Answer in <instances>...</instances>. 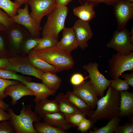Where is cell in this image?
<instances>
[{
  "label": "cell",
  "mask_w": 133,
  "mask_h": 133,
  "mask_svg": "<svg viewBox=\"0 0 133 133\" xmlns=\"http://www.w3.org/2000/svg\"><path fill=\"white\" fill-rule=\"evenodd\" d=\"M8 63V59L0 58V68L5 69Z\"/></svg>",
  "instance_id": "obj_44"
},
{
  "label": "cell",
  "mask_w": 133,
  "mask_h": 133,
  "mask_svg": "<svg viewBox=\"0 0 133 133\" xmlns=\"http://www.w3.org/2000/svg\"><path fill=\"white\" fill-rule=\"evenodd\" d=\"M123 0L133 2V0Z\"/></svg>",
  "instance_id": "obj_50"
},
{
  "label": "cell",
  "mask_w": 133,
  "mask_h": 133,
  "mask_svg": "<svg viewBox=\"0 0 133 133\" xmlns=\"http://www.w3.org/2000/svg\"><path fill=\"white\" fill-rule=\"evenodd\" d=\"M120 100L119 116L130 117L133 114V93L127 91L119 92Z\"/></svg>",
  "instance_id": "obj_19"
},
{
  "label": "cell",
  "mask_w": 133,
  "mask_h": 133,
  "mask_svg": "<svg viewBox=\"0 0 133 133\" xmlns=\"http://www.w3.org/2000/svg\"><path fill=\"white\" fill-rule=\"evenodd\" d=\"M5 110L0 107V121L3 120H9L10 116L8 112L5 111Z\"/></svg>",
  "instance_id": "obj_42"
},
{
  "label": "cell",
  "mask_w": 133,
  "mask_h": 133,
  "mask_svg": "<svg viewBox=\"0 0 133 133\" xmlns=\"http://www.w3.org/2000/svg\"><path fill=\"white\" fill-rule=\"evenodd\" d=\"M15 131L9 120L0 121V133H15Z\"/></svg>",
  "instance_id": "obj_38"
},
{
  "label": "cell",
  "mask_w": 133,
  "mask_h": 133,
  "mask_svg": "<svg viewBox=\"0 0 133 133\" xmlns=\"http://www.w3.org/2000/svg\"><path fill=\"white\" fill-rule=\"evenodd\" d=\"M42 118L44 122L66 131L72 127L66 120L64 115L60 112L46 114Z\"/></svg>",
  "instance_id": "obj_20"
},
{
  "label": "cell",
  "mask_w": 133,
  "mask_h": 133,
  "mask_svg": "<svg viewBox=\"0 0 133 133\" xmlns=\"http://www.w3.org/2000/svg\"><path fill=\"white\" fill-rule=\"evenodd\" d=\"M110 81V85L116 91L119 92L127 91L130 88L129 85L125 80H122L118 78Z\"/></svg>",
  "instance_id": "obj_33"
},
{
  "label": "cell",
  "mask_w": 133,
  "mask_h": 133,
  "mask_svg": "<svg viewBox=\"0 0 133 133\" xmlns=\"http://www.w3.org/2000/svg\"><path fill=\"white\" fill-rule=\"evenodd\" d=\"M118 0H79L81 5L88 3L92 5L94 7L100 3H104L106 5L113 6Z\"/></svg>",
  "instance_id": "obj_36"
},
{
  "label": "cell",
  "mask_w": 133,
  "mask_h": 133,
  "mask_svg": "<svg viewBox=\"0 0 133 133\" xmlns=\"http://www.w3.org/2000/svg\"><path fill=\"white\" fill-rule=\"evenodd\" d=\"M68 11L67 6H57L47 16V21L42 28V37L49 35L58 40L60 33L65 27V21Z\"/></svg>",
  "instance_id": "obj_4"
},
{
  "label": "cell",
  "mask_w": 133,
  "mask_h": 133,
  "mask_svg": "<svg viewBox=\"0 0 133 133\" xmlns=\"http://www.w3.org/2000/svg\"><path fill=\"white\" fill-rule=\"evenodd\" d=\"M131 32V35L130 40L131 43L133 44V27L132 28Z\"/></svg>",
  "instance_id": "obj_49"
},
{
  "label": "cell",
  "mask_w": 133,
  "mask_h": 133,
  "mask_svg": "<svg viewBox=\"0 0 133 133\" xmlns=\"http://www.w3.org/2000/svg\"><path fill=\"white\" fill-rule=\"evenodd\" d=\"M4 92L6 97L9 96L11 98V104L12 105L16 104L18 101L23 97L35 96L34 93L22 83L9 86L5 89Z\"/></svg>",
  "instance_id": "obj_16"
},
{
  "label": "cell",
  "mask_w": 133,
  "mask_h": 133,
  "mask_svg": "<svg viewBox=\"0 0 133 133\" xmlns=\"http://www.w3.org/2000/svg\"><path fill=\"white\" fill-rule=\"evenodd\" d=\"M87 78V76L84 78L81 74L76 73L72 75L70 78V82L73 86L81 84Z\"/></svg>",
  "instance_id": "obj_40"
},
{
  "label": "cell",
  "mask_w": 133,
  "mask_h": 133,
  "mask_svg": "<svg viewBox=\"0 0 133 133\" xmlns=\"http://www.w3.org/2000/svg\"><path fill=\"white\" fill-rule=\"evenodd\" d=\"M35 103L34 112L41 119L46 114L60 112L59 104L55 99L50 100L47 98Z\"/></svg>",
  "instance_id": "obj_17"
},
{
  "label": "cell",
  "mask_w": 133,
  "mask_h": 133,
  "mask_svg": "<svg viewBox=\"0 0 133 133\" xmlns=\"http://www.w3.org/2000/svg\"><path fill=\"white\" fill-rule=\"evenodd\" d=\"M41 38L40 37H33L30 35L25 39L21 47H23L26 52H29L37 45Z\"/></svg>",
  "instance_id": "obj_32"
},
{
  "label": "cell",
  "mask_w": 133,
  "mask_h": 133,
  "mask_svg": "<svg viewBox=\"0 0 133 133\" xmlns=\"http://www.w3.org/2000/svg\"><path fill=\"white\" fill-rule=\"evenodd\" d=\"M72 28L78 47L82 50H85L88 47V41L93 36L89 22L78 19L75 21Z\"/></svg>",
  "instance_id": "obj_14"
},
{
  "label": "cell",
  "mask_w": 133,
  "mask_h": 133,
  "mask_svg": "<svg viewBox=\"0 0 133 133\" xmlns=\"http://www.w3.org/2000/svg\"><path fill=\"white\" fill-rule=\"evenodd\" d=\"M131 35V32L126 28L121 31H115L106 46L114 49L117 53L128 55L133 51V44L130 40Z\"/></svg>",
  "instance_id": "obj_6"
},
{
  "label": "cell",
  "mask_w": 133,
  "mask_h": 133,
  "mask_svg": "<svg viewBox=\"0 0 133 133\" xmlns=\"http://www.w3.org/2000/svg\"><path fill=\"white\" fill-rule=\"evenodd\" d=\"M56 47L69 53L77 48L78 43L72 28H64L63 30L62 38L58 42Z\"/></svg>",
  "instance_id": "obj_15"
},
{
  "label": "cell",
  "mask_w": 133,
  "mask_h": 133,
  "mask_svg": "<svg viewBox=\"0 0 133 133\" xmlns=\"http://www.w3.org/2000/svg\"><path fill=\"white\" fill-rule=\"evenodd\" d=\"M65 95L67 98L74 106L86 116H89L93 110L89 105L75 94L73 91H68Z\"/></svg>",
  "instance_id": "obj_24"
},
{
  "label": "cell",
  "mask_w": 133,
  "mask_h": 133,
  "mask_svg": "<svg viewBox=\"0 0 133 133\" xmlns=\"http://www.w3.org/2000/svg\"><path fill=\"white\" fill-rule=\"evenodd\" d=\"M109 74L112 79L119 78L124 72L133 70V52L128 55L118 53L109 60Z\"/></svg>",
  "instance_id": "obj_5"
},
{
  "label": "cell",
  "mask_w": 133,
  "mask_h": 133,
  "mask_svg": "<svg viewBox=\"0 0 133 133\" xmlns=\"http://www.w3.org/2000/svg\"><path fill=\"white\" fill-rule=\"evenodd\" d=\"M64 115L67 122L73 127H77L82 121L86 118V116L82 113Z\"/></svg>",
  "instance_id": "obj_31"
},
{
  "label": "cell",
  "mask_w": 133,
  "mask_h": 133,
  "mask_svg": "<svg viewBox=\"0 0 133 133\" xmlns=\"http://www.w3.org/2000/svg\"><path fill=\"white\" fill-rule=\"evenodd\" d=\"M23 106L19 115L15 114L14 110L9 107L7 110L10 116L9 120L16 133H37L33 123L40 121L41 118L32 110V106Z\"/></svg>",
  "instance_id": "obj_2"
},
{
  "label": "cell",
  "mask_w": 133,
  "mask_h": 133,
  "mask_svg": "<svg viewBox=\"0 0 133 133\" xmlns=\"http://www.w3.org/2000/svg\"><path fill=\"white\" fill-rule=\"evenodd\" d=\"M74 0H56L57 6H67L70 2Z\"/></svg>",
  "instance_id": "obj_43"
},
{
  "label": "cell",
  "mask_w": 133,
  "mask_h": 133,
  "mask_svg": "<svg viewBox=\"0 0 133 133\" xmlns=\"http://www.w3.org/2000/svg\"><path fill=\"white\" fill-rule=\"evenodd\" d=\"M22 83L34 93L35 97L34 101L35 103L47 99L50 96L54 95L56 92V91L50 90L43 83L27 81Z\"/></svg>",
  "instance_id": "obj_18"
},
{
  "label": "cell",
  "mask_w": 133,
  "mask_h": 133,
  "mask_svg": "<svg viewBox=\"0 0 133 133\" xmlns=\"http://www.w3.org/2000/svg\"><path fill=\"white\" fill-rule=\"evenodd\" d=\"M0 107L2 108L5 110H7L9 107V105L5 102L2 100L0 98Z\"/></svg>",
  "instance_id": "obj_46"
},
{
  "label": "cell",
  "mask_w": 133,
  "mask_h": 133,
  "mask_svg": "<svg viewBox=\"0 0 133 133\" xmlns=\"http://www.w3.org/2000/svg\"><path fill=\"white\" fill-rule=\"evenodd\" d=\"M99 64L96 62H90L83 66V68L89 73L87 76L94 85L98 97L104 96V92L110 85V80L107 79L99 71Z\"/></svg>",
  "instance_id": "obj_7"
},
{
  "label": "cell",
  "mask_w": 133,
  "mask_h": 133,
  "mask_svg": "<svg viewBox=\"0 0 133 133\" xmlns=\"http://www.w3.org/2000/svg\"><path fill=\"white\" fill-rule=\"evenodd\" d=\"M26 3L31 7L30 16L40 25L43 17L50 15L57 6L56 0H27Z\"/></svg>",
  "instance_id": "obj_9"
},
{
  "label": "cell",
  "mask_w": 133,
  "mask_h": 133,
  "mask_svg": "<svg viewBox=\"0 0 133 133\" xmlns=\"http://www.w3.org/2000/svg\"><path fill=\"white\" fill-rule=\"evenodd\" d=\"M34 128L37 133H66V131L44 122L34 123Z\"/></svg>",
  "instance_id": "obj_27"
},
{
  "label": "cell",
  "mask_w": 133,
  "mask_h": 133,
  "mask_svg": "<svg viewBox=\"0 0 133 133\" xmlns=\"http://www.w3.org/2000/svg\"><path fill=\"white\" fill-rule=\"evenodd\" d=\"M20 7L10 0H0V9L3 10L11 18L17 15V10Z\"/></svg>",
  "instance_id": "obj_28"
},
{
  "label": "cell",
  "mask_w": 133,
  "mask_h": 133,
  "mask_svg": "<svg viewBox=\"0 0 133 133\" xmlns=\"http://www.w3.org/2000/svg\"><path fill=\"white\" fill-rule=\"evenodd\" d=\"M18 81L10 80L0 78V98L2 100L5 98L6 96L5 94V89L9 86L18 83Z\"/></svg>",
  "instance_id": "obj_34"
},
{
  "label": "cell",
  "mask_w": 133,
  "mask_h": 133,
  "mask_svg": "<svg viewBox=\"0 0 133 133\" xmlns=\"http://www.w3.org/2000/svg\"><path fill=\"white\" fill-rule=\"evenodd\" d=\"M58 42V40L51 36H45L41 38L38 44L33 50H42L56 47Z\"/></svg>",
  "instance_id": "obj_30"
},
{
  "label": "cell",
  "mask_w": 133,
  "mask_h": 133,
  "mask_svg": "<svg viewBox=\"0 0 133 133\" xmlns=\"http://www.w3.org/2000/svg\"><path fill=\"white\" fill-rule=\"evenodd\" d=\"M94 123L90 119L85 118L79 124L77 127L78 131L81 133H85L90 130Z\"/></svg>",
  "instance_id": "obj_37"
},
{
  "label": "cell",
  "mask_w": 133,
  "mask_h": 133,
  "mask_svg": "<svg viewBox=\"0 0 133 133\" xmlns=\"http://www.w3.org/2000/svg\"><path fill=\"white\" fill-rule=\"evenodd\" d=\"M118 31L126 28L128 22L133 18V2L118 0L113 6Z\"/></svg>",
  "instance_id": "obj_11"
},
{
  "label": "cell",
  "mask_w": 133,
  "mask_h": 133,
  "mask_svg": "<svg viewBox=\"0 0 133 133\" xmlns=\"http://www.w3.org/2000/svg\"><path fill=\"white\" fill-rule=\"evenodd\" d=\"M55 100L59 104L60 112L64 114L82 113L67 98L63 93H59L56 96Z\"/></svg>",
  "instance_id": "obj_23"
},
{
  "label": "cell",
  "mask_w": 133,
  "mask_h": 133,
  "mask_svg": "<svg viewBox=\"0 0 133 133\" xmlns=\"http://www.w3.org/2000/svg\"><path fill=\"white\" fill-rule=\"evenodd\" d=\"M32 51L38 57L57 68L60 72L69 70L74 65L71 53L63 51L57 47Z\"/></svg>",
  "instance_id": "obj_3"
},
{
  "label": "cell",
  "mask_w": 133,
  "mask_h": 133,
  "mask_svg": "<svg viewBox=\"0 0 133 133\" xmlns=\"http://www.w3.org/2000/svg\"><path fill=\"white\" fill-rule=\"evenodd\" d=\"M14 22L13 18L10 17L7 14L0 9V24L7 29L11 26Z\"/></svg>",
  "instance_id": "obj_35"
},
{
  "label": "cell",
  "mask_w": 133,
  "mask_h": 133,
  "mask_svg": "<svg viewBox=\"0 0 133 133\" xmlns=\"http://www.w3.org/2000/svg\"><path fill=\"white\" fill-rule=\"evenodd\" d=\"M115 133H133V123H127L124 125H119L116 130Z\"/></svg>",
  "instance_id": "obj_39"
},
{
  "label": "cell",
  "mask_w": 133,
  "mask_h": 133,
  "mask_svg": "<svg viewBox=\"0 0 133 133\" xmlns=\"http://www.w3.org/2000/svg\"><path fill=\"white\" fill-rule=\"evenodd\" d=\"M105 96L99 99L97 108L88 116L94 124L98 120H108L119 116L120 100L119 92L114 89L110 85Z\"/></svg>",
  "instance_id": "obj_1"
},
{
  "label": "cell",
  "mask_w": 133,
  "mask_h": 133,
  "mask_svg": "<svg viewBox=\"0 0 133 133\" xmlns=\"http://www.w3.org/2000/svg\"><path fill=\"white\" fill-rule=\"evenodd\" d=\"M5 46V41L3 37L0 34V51H4Z\"/></svg>",
  "instance_id": "obj_45"
},
{
  "label": "cell",
  "mask_w": 133,
  "mask_h": 133,
  "mask_svg": "<svg viewBox=\"0 0 133 133\" xmlns=\"http://www.w3.org/2000/svg\"><path fill=\"white\" fill-rule=\"evenodd\" d=\"M5 69H8L41 79L44 72L34 67L28 57H15L9 58Z\"/></svg>",
  "instance_id": "obj_8"
},
{
  "label": "cell",
  "mask_w": 133,
  "mask_h": 133,
  "mask_svg": "<svg viewBox=\"0 0 133 133\" xmlns=\"http://www.w3.org/2000/svg\"><path fill=\"white\" fill-rule=\"evenodd\" d=\"M27 0H15L14 2L20 7L23 4L26 3Z\"/></svg>",
  "instance_id": "obj_47"
},
{
  "label": "cell",
  "mask_w": 133,
  "mask_h": 133,
  "mask_svg": "<svg viewBox=\"0 0 133 133\" xmlns=\"http://www.w3.org/2000/svg\"><path fill=\"white\" fill-rule=\"evenodd\" d=\"M0 78L7 80H17L22 83L27 81L30 82L29 80L26 77L18 75L13 71L3 68H0Z\"/></svg>",
  "instance_id": "obj_29"
},
{
  "label": "cell",
  "mask_w": 133,
  "mask_h": 133,
  "mask_svg": "<svg viewBox=\"0 0 133 133\" xmlns=\"http://www.w3.org/2000/svg\"><path fill=\"white\" fill-rule=\"evenodd\" d=\"M29 4L26 3L24 8H19L17 10V15L13 18L15 22L21 25L29 31L34 37H39L40 31L42 27L38 24L31 17L28 10Z\"/></svg>",
  "instance_id": "obj_10"
},
{
  "label": "cell",
  "mask_w": 133,
  "mask_h": 133,
  "mask_svg": "<svg viewBox=\"0 0 133 133\" xmlns=\"http://www.w3.org/2000/svg\"><path fill=\"white\" fill-rule=\"evenodd\" d=\"M4 32L11 47L17 50L21 47L26 38L31 35L25 27L15 22Z\"/></svg>",
  "instance_id": "obj_13"
},
{
  "label": "cell",
  "mask_w": 133,
  "mask_h": 133,
  "mask_svg": "<svg viewBox=\"0 0 133 133\" xmlns=\"http://www.w3.org/2000/svg\"><path fill=\"white\" fill-rule=\"evenodd\" d=\"M121 117L119 116L113 118L109 120L107 124L101 127H95L92 130H90V133H113L119 125L121 120Z\"/></svg>",
  "instance_id": "obj_26"
},
{
  "label": "cell",
  "mask_w": 133,
  "mask_h": 133,
  "mask_svg": "<svg viewBox=\"0 0 133 133\" xmlns=\"http://www.w3.org/2000/svg\"><path fill=\"white\" fill-rule=\"evenodd\" d=\"M6 27L3 25L0 24V31H5L7 29Z\"/></svg>",
  "instance_id": "obj_48"
},
{
  "label": "cell",
  "mask_w": 133,
  "mask_h": 133,
  "mask_svg": "<svg viewBox=\"0 0 133 133\" xmlns=\"http://www.w3.org/2000/svg\"><path fill=\"white\" fill-rule=\"evenodd\" d=\"M73 92L92 109L96 107L99 99L96 89L90 80L73 86Z\"/></svg>",
  "instance_id": "obj_12"
},
{
  "label": "cell",
  "mask_w": 133,
  "mask_h": 133,
  "mask_svg": "<svg viewBox=\"0 0 133 133\" xmlns=\"http://www.w3.org/2000/svg\"><path fill=\"white\" fill-rule=\"evenodd\" d=\"M121 77L125 79L128 84L133 87V72L130 74H126L122 75Z\"/></svg>",
  "instance_id": "obj_41"
},
{
  "label": "cell",
  "mask_w": 133,
  "mask_h": 133,
  "mask_svg": "<svg viewBox=\"0 0 133 133\" xmlns=\"http://www.w3.org/2000/svg\"><path fill=\"white\" fill-rule=\"evenodd\" d=\"M28 58L30 62L34 67L44 72L54 73L60 72L56 67L38 57L32 50L30 51Z\"/></svg>",
  "instance_id": "obj_21"
},
{
  "label": "cell",
  "mask_w": 133,
  "mask_h": 133,
  "mask_svg": "<svg viewBox=\"0 0 133 133\" xmlns=\"http://www.w3.org/2000/svg\"><path fill=\"white\" fill-rule=\"evenodd\" d=\"M43 83L51 90L56 91L60 87L62 82L61 79L54 73L44 72L41 79Z\"/></svg>",
  "instance_id": "obj_25"
},
{
  "label": "cell",
  "mask_w": 133,
  "mask_h": 133,
  "mask_svg": "<svg viewBox=\"0 0 133 133\" xmlns=\"http://www.w3.org/2000/svg\"><path fill=\"white\" fill-rule=\"evenodd\" d=\"M94 6L91 4L85 3L74 8V14L79 19L84 21L89 22L96 16Z\"/></svg>",
  "instance_id": "obj_22"
}]
</instances>
